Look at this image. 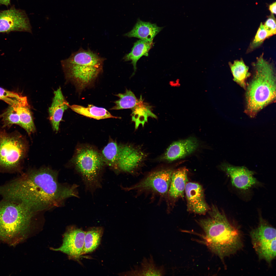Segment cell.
<instances>
[{"label":"cell","mask_w":276,"mask_h":276,"mask_svg":"<svg viewBox=\"0 0 276 276\" xmlns=\"http://www.w3.org/2000/svg\"><path fill=\"white\" fill-rule=\"evenodd\" d=\"M57 174L47 168L29 171L0 186V195L23 203L35 212L59 206L78 194L77 186L60 183Z\"/></svg>","instance_id":"1"},{"label":"cell","mask_w":276,"mask_h":276,"mask_svg":"<svg viewBox=\"0 0 276 276\" xmlns=\"http://www.w3.org/2000/svg\"><path fill=\"white\" fill-rule=\"evenodd\" d=\"M209 216L199 221L209 248L221 259L235 253L242 246L241 233L224 213L212 205Z\"/></svg>","instance_id":"2"},{"label":"cell","mask_w":276,"mask_h":276,"mask_svg":"<svg viewBox=\"0 0 276 276\" xmlns=\"http://www.w3.org/2000/svg\"><path fill=\"white\" fill-rule=\"evenodd\" d=\"M254 73L246 93L247 112L254 117L275 98V75L273 64L266 60L263 53L252 65Z\"/></svg>","instance_id":"3"},{"label":"cell","mask_w":276,"mask_h":276,"mask_svg":"<svg viewBox=\"0 0 276 276\" xmlns=\"http://www.w3.org/2000/svg\"><path fill=\"white\" fill-rule=\"evenodd\" d=\"M35 212L23 203L3 199L0 201V241L15 244L24 239Z\"/></svg>","instance_id":"4"},{"label":"cell","mask_w":276,"mask_h":276,"mask_svg":"<svg viewBox=\"0 0 276 276\" xmlns=\"http://www.w3.org/2000/svg\"><path fill=\"white\" fill-rule=\"evenodd\" d=\"M105 60L89 49L80 48L61 62L66 78L82 91L92 85L102 72Z\"/></svg>","instance_id":"5"},{"label":"cell","mask_w":276,"mask_h":276,"mask_svg":"<svg viewBox=\"0 0 276 276\" xmlns=\"http://www.w3.org/2000/svg\"><path fill=\"white\" fill-rule=\"evenodd\" d=\"M27 150L25 139L18 132L0 130V172H20Z\"/></svg>","instance_id":"6"},{"label":"cell","mask_w":276,"mask_h":276,"mask_svg":"<svg viewBox=\"0 0 276 276\" xmlns=\"http://www.w3.org/2000/svg\"><path fill=\"white\" fill-rule=\"evenodd\" d=\"M73 162L86 188L92 191L100 187V174L104 163L97 150L89 145H81L77 149Z\"/></svg>","instance_id":"7"},{"label":"cell","mask_w":276,"mask_h":276,"mask_svg":"<svg viewBox=\"0 0 276 276\" xmlns=\"http://www.w3.org/2000/svg\"><path fill=\"white\" fill-rule=\"evenodd\" d=\"M258 227L250 233L252 243L260 259L270 263L276 256V229L260 217Z\"/></svg>","instance_id":"8"},{"label":"cell","mask_w":276,"mask_h":276,"mask_svg":"<svg viewBox=\"0 0 276 276\" xmlns=\"http://www.w3.org/2000/svg\"><path fill=\"white\" fill-rule=\"evenodd\" d=\"M173 171L170 169L153 171L139 182L128 187L126 190L163 198L167 195Z\"/></svg>","instance_id":"9"},{"label":"cell","mask_w":276,"mask_h":276,"mask_svg":"<svg viewBox=\"0 0 276 276\" xmlns=\"http://www.w3.org/2000/svg\"><path fill=\"white\" fill-rule=\"evenodd\" d=\"M220 167L229 177L233 186L241 191L246 192L261 185L254 177L255 172L245 167L236 166L225 163Z\"/></svg>","instance_id":"10"},{"label":"cell","mask_w":276,"mask_h":276,"mask_svg":"<svg viewBox=\"0 0 276 276\" xmlns=\"http://www.w3.org/2000/svg\"><path fill=\"white\" fill-rule=\"evenodd\" d=\"M24 31L32 34L29 19L25 12L13 7L0 11V33Z\"/></svg>","instance_id":"11"},{"label":"cell","mask_w":276,"mask_h":276,"mask_svg":"<svg viewBox=\"0 0 276 276\" xmlns=\"http://www.w3.org/2000/svg\"><path fill=\"white\" fill-rule=\"evenodd\" d=\"M85 233L81 229L70 227L63 235L62 245L58 248L51 249L65 254L70 259L78 261L82 255Z\"/></svg>","instance_id":"12"},{"label":"cell","mask_w":276,"mask_h":276,"mask_svg":"<svg viewBox=\"0 0 276 276\" xmlns=\"http://www.w3.org/2000/svg\"><path fill=\"white\" fill-rule=\"evenodd\" d=\"M188 210L192 213L204 215L210 209L205 200L202 186L194 182L187 183L185 190Z\"/></svg>","instance_id":"13"},{"label":"cell","mask_w":276,"mask_h":276,"mask_svg":"<svg viewBox=\"0 0 276 276\" xmlns=\"http://www.w3.org/2000/svg\"><path fill=\"white\" fill-rule=\"evenodd\" d=\"M198 145V140L193 137L174 142L168 148L163 158L169 161L182 158L194 152Z\"/></svg>","instance_id":"14"},{"label":"cell","mask_w":276,"mask_h":276,"mask_svg":"<svg viewBox=\"0 0 276 276\" xmlns=\"http://www.w3.org/2000/svg\"><path fill=\"white\" fill-rule=\"evenodd\" d=\"M129 146H119L117 169L128 172H133L138 166L141 157L137 151Z\"/></svg>","instance_id":"15"},{"label":"cell","mask_w":276,"mask_h":276,"mask_svg":"<svg viewBox=\"0 0 276 276\" xmlns=\"http://www.w3.org/2000/svg\"><path fill=\"white\" fill-rule=\"evenodd\" d=\"M166 274L164 265L157 266L152 255L143 258L139 265H135L124 274L128 276H162Z\"/></svg>","instance_id":"16"},{"label":"cell","mask_w":276,"mask_h":276,"mask_svg":"<svg viewBox=\"0 0 276 276\" xmlns=\"http://www.w3.org/2000/svg\"><path fill=\"white\" fill-rule=\"evenodd\" d=\"M54 96L49 111L50 119L53 129L56 132L59 129L64 111L69 107V105L65 99L59 87L54 92Z\"/></svg>","instance_id":"17"},{"label":"cell","mask_w":276,"mask_h":276,"mask_svg":"<svg viewBox=\"0 0 276 276\" xmlns=\"http://www.w3.org/2000/svg\"><path fill=\"white\" fill-rule=\"evenodd\" d=\"M163 28L157 26L155 24L143 21L139 19L132 30L124 36L129 37L137 38L151 42H153L154 37Z\"/></svg>","instance_id":"18"},{"label":"cell","mask_w":276,"mask_h":276,"mask_svg":"<svg viewBox=\"0 0 276 276\" xmlns=\"http://www.w3.org/2000/svg\"><path fill=\"white\" fill-rule=\"evenodd\" d=\"M188 171L184 167L173 171L167 195L169 199L174 201L183 196L188 181Z\"/></svg>","instance_id":"19"},{"label":"cell","mask_w":276,"mask_h":276,"mask_svg":"<svg viewBox=\"0 0 276 276\" xmlns=\"http://www.w3.org/2000/svg\"><path fill=\"white\" fill-rule=\"evenodd\" d=\"M143 101L141 96L136 105L132 108V119L135 123V129L141 124L143 126L147 122L148 117L157 118L156 115L152 112V106Z\"/></svg>","instance_id":"20"},{"label":"cell","mask_w":276,"mask_h":276,"mask_svg":"<svg viewBox=\"0 0 276 276\" xmlns=\"http://www.w3.org/2000/svg\"><path fill=\"white\" fill-rule=\"evenodd\" d=\"M69 107L79 114L97 120L118 118L112 115L105 108L97 107L92 105H88L87 107L74 105H69Z\"/></svg>","instance_id":"21"},{"label":"cell","mask_w":276,"mask_h":276,"mask_svg":"<svg viewBox=\"0 0 276 276\" xmlns=\"http://www.w3.org/2000/svg\"><path fill=\"white\" fill-rule=\"evenodd\" d=\"M153 45V42H148L140 39L134 43L131 52L124 56L123 59L124 61H131L134 71L132 76L136 70L138 61L143 56H148V52Z\"/></svg>","instance_id":"22"},{"label":"cell","mask_w":276,"mask_h":276,"mask_svg":"<svg viewBox=\"0 0 276 276\" xmlns=\"http://www.w3.org/2000/svg\"><path fill=\"white\" fill-rule=\"evenodd\" d=\"M103 232L102 227L91 228L85 232L82 255L94 251L100 244Z\"/></svg>","instance_id":"23"},{"label":"cell","mask_w":276,"mask_h":276,"mask_svg":"<svg viewBox=\"0 0 276 276\" xmlns=\"http://www.w3.org/2000/svg\"><path fill=\"white\" fill-rule=\"evenodd\" d=\"M228 64L234 80L244 88H246L245 80L250 75L248 66L241 59L235 60L233 63L229 62Z\"/></svg>","instance_id":"24"},{"label":"cell","mask_w":276,"mask_h":276,"mask_svg":"<svg viewBox=\"0 0 276 276\" xmlns=\"http://www.w3.org/2000/svg\"><path fill=\"white\" fill-rule=\"evenodd\" d=\"M14 107L19 116V125L24 129L28 134L34 132L35 126L28 105Z\"/></svg>","instance_id":"25"},{"label":"cell","mask_w":276,"mask_h":276,"mask_svg":"<svg viewBox=\"0 0 276 276\" xmlns=\"http://www.w3.org/2000/svg\"><path fill=\"white\" fill-rule=\"evenodd\" d=\"M115 95L118 97L119 99L114 102L115 105L110 109L111 110L132 109L138 101L133 93L126 89L124 93H119Z\"/></svg>","instance_id":"26"},{"label":"cell","mask_w":276,"mask_h":276,"mask_svg":"<svg viewBox=\"0 0 276 276\" xmlns=\"http://www.w3.org/2000/svg\"><path fill=\"white\" fill-rule=\"evenodd\" d=\"M119 148L116 142L111 141L104 147L101 153L104 163L117 169Z\"/></svg>","instance_id":"27"},{"label":"cell","mask_w":276,"mask_h":276,"mask_svg":"<svg viewBox=\"0 0 276 276\" xmlns=\"http://www.w3.org/2000/svg\"><path fill=\"white\" fill-rule=\"evenodd\" d=\"M0 100L4 101L10 106H28L26 97L18 93L5 90L0 87Z\"/></svg>","instance_id":"28"},{"label":"cell","mask_w":276,"mask_h":276,"mask_svg":"<svg viewBox=\"0 0 276 276\" xmlns=\"http://www.w3.org/2000/svg\"><path fill=\"white\" fill-rule=\"evenodd\" d=\"M271 37L262 23L260 24L254 39L250 43L247 53L251 52L260 46L266 39Z\"/></svg>","instance_id":"29"},{"label":"cell","mask_w":276,"mask_h":276,"mask_svg":"<svg viewBox=\"0 0 276 276\" xmlns=\"http://www.w3.org/2000/svg\"><path fill=\"white\" fill-rule=\"evenodd\" d=\"M2 122V128H10L14 124L18 125L19 119L14 107L10 106L3 113L0 115Z\"/></svg>","instance_id":"30"},{"label":"cell","mask_w":276,"mask_h":276,"mask_svg":"<svg viewBox=\"0 0 276 276\" xmlns=\"http://www.w3.org/2000/svg\"><path fill=\"white\" fill-rule=\"evenodd\" d=\"M264 25L271 36L275 34V19L273 15H272L268 18Z\"/></svg>","instance_id":"31"},{"label":"cell","mask_w":276,"mask_h":276,"mask_svg":"<svg viewBox=\"0 0 276 276\" xmlns=\"http://www.w3.org/2000/svg\"><path fill=\"white\" fill-rule=\"evenodd\" d=\"M276 2L273 3L269 6V9L271 12L273 14H276Z\"/></svg>","instance_id":"32"},{"label":"cell","mask_w":276,"mask_h":276,"mask_svg":"<svg viewBox=\"0 0 276 276\" xmlns=\"http://www.w3.org/2000/svg\"><path fill=\"white\" fill-rule=\"evenodd\" d=\"M10 0H0V4L8 6L10 4Z\"/></svg>","instance_id":"33"}]
</instances>
